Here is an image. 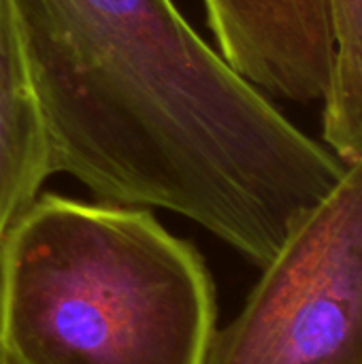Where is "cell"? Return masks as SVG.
Returning a JSON list of instances; mask_svg holds the SVG:
<instances>
[{
  "label": "cell",
  "mask_w": 362,
  "mask_h": 364,
  "mask_svg": "<svg viewBox=\"0 0 362 364\" xmlns=\"http://www.w3.org/2000/svg\"><path fill=\"white\" fill-rule=\"evenodd\" d=\"M51 173L179 213L260 269L346 175L173 0H11Z\"/></svg>",
  "instance_id": "1"
},
{
  "label": "cell",
  "mask_w": 362,
  "mask_h": 364,
  "mask_svg": "<svg viewBox=\"0 0 362 364\" xmlns=\"http://www.w3.org/2000/svg\"><path fill=\"white\" fill-rule=\"evenodd\" d=\"M222 58L258 90L322 102L333 70L326 0H203Z\"/></svg>",
  "instance_id": "4"
},
{
  "label": "cell",
  "mask_w": 362,
  "mask_h": 364,
  "mask_svg": "<svg viewBox=\"0 0 362 364\" xmlns=\"http://www.w3.org/2000/svg\"><path fill=\"white\" fill-rule=\"evenodd\" d=\"M333 70L322 100V141L344 162L362 160V0H326Z\"/></svg>",
  "instance_id": "6"
},
{
  "label": "cell",
  "mask_w": 362,
  "mask_h": 364,
  "mask_svg": "<svg viewBox=\"0 0 362 364\" xmlns=\"http://www.w3.org/2000/svg\"><path fill=\"white\" fill-rule=\"evenodd\" d=\"M215 290L145 207L38 194L0 245V364H205Z\"/></svg>",
  "instance_id": "2"
},
{
  "label": "cell",
  "mask_w": 362,
  "mask_h": 364,
  "mask_svg": "<svg viewBox=\"0 0 362 364\" xmlns=\"http://www.w3.org/2000/svg\"><path fill=\"white\" fill-rule=\"evenodd\" d=\"M205 364H362V160L294 224Z\"/></svg>",
  "instance_id": "3"
},
{
  "label": "cell",
  "mask_w": 362,
  "mask_h": 364,
  "mask_svg": "<svg viewBox=\"0 0 362 364\" xmlns=\"http://www.w3.org/2000/svg\"><path fill=\"white\" fill-rule=\"evenodd\" d=\"M49 175V139L19 19L13 2L0 0V245Z\"/></svg>",
  "instance_id": "5"
}]
</instances>
